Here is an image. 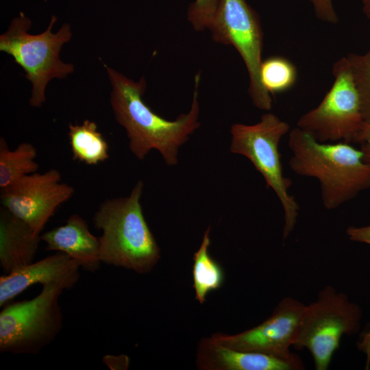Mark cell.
<instances>
[{"mask_svg": "<svg viewBox=\"0 0 370 370\" xmlns=\"http://www.w3.org/2000/svg\"><path fill=\"white\" fill-rule=\"evenodd\" d=\"M288 145L291 169L319 180L325 209L334 210L370 188V165L351 143H321L296 127L290 131Z\"/></svg>", "mask_w": 370, "mask_h": 370, "instance_id": "obj_2", "label": "cell"}, {"mask_svg": "<svg viewBox=\"0 0 370 370\" xmlns=\"http://www.w3.org/2000/svg\"><path fill=\"white\" fill-rule=\"evenodd\" d=\"M66 290L51 284L35 297L8 303L0 312V352L38 355L58 336L63 326L59 298Z\"/></svg>", "mask_w": 370, "mask_h": 370, "instance_id": "obj_6", "label": "cell"}, {"mask_svg": "<svg viewBox=\"0 0 370 370\" xmlns=\"http://www.w3.org/2000/svg\"><path fill=\"white\" fill-rule=\"evenodd\" d=\"M57 18L52 15L47 29L39 34L28 33L32 22L20 12L11 21L8 29L0 36V51L12 56L32 83L29 105L40 107L45 101V88L53 78L62 79L74 71L72 64L61 61L62 47L72 36L71 27L64 24L56 33L51 32Z\"/></svg>", "mask_w": 370, "mask_h": 370, "instance_id": "obj_4", "label": "cell"}, {"mask_svg": "<svg viewBox=\"0 0 370 370\" xmlns=\"http://www.w3.org/2000/svg\"><path fill=\"white\" fill-rule=\"evenodd\" d=\"M80 266L69 255L57 252L36 262L20 267L0 278V306H4L28 287L57 284L65 289L79 281Z\"/></svg>", "mask_w": 370, "mask_h": 370, "instance_id": "obj_12", "label": "cell"}, {"mask_svg": "<svg viewBox=\"0 0 370 370\" xmlns=\"http://www.w3.org/2000/svg\"><path fill=\"white\" fill-rule=\"evenodd\" d=\"M290 131L288 123L271 112L262 114L260 121L256 124L235 123L230 129L231 152L249 160L282 204L284 221V240L293 231L299 210L294 196L288 193L292 182L284 174L279 150L282 138Z\"/></svg>", "mask_w": 370, "mask_h": 370, "instance_id": "obj_5", "label": "cell"}, {"mask_svg": "<svg viewBox=\"0 0 370 370\" xmlns=\"http://www.w3.org/2000/svg\"><path fill=\"white\" fill-rule=\"evenodd\" d=\"M358 91L365 121H370V50L359 55L349 53L346 57Z\"/></svg>", "mask_w": 370, "mask_h": 370, "instance_id": "obj_20", "label": "cell"}, {"mask_svg": "<svg viewBox=\"0 0 370 370\" xmlns=\"http://www.w3.org/2000/svg\"><path fill=\"white\" fill-rule=\"evenodd\" d=\"M362 344L363 345V352H365L367 355V363L370 364V332L365 334V338Z\"/></svg>", "mask_w": 370, "mask_h": 370, "instance_id": "obj_25", "label": "cell"}, {"mask_svg": "<svg viewBox=\"0 0 370 370\" xmlns=\"http://www.w3.org/2000/svg\"><path fill=\"white\" fill-rule=\"evenodd\" d=\"M68 135L73 160L95 165L108 159V143L95 122L84 120L80 125L69 123Z\"/></svg>", "mask_w": 370, "mask_h": 370, "instance_id": "obj_16", "label": "cell"}, {"mask_svg": "<svg viewBox=\"0 0 370 370\" xmlns=\"http://www.w3.org/2000/svg\"><path fill=\"white\" fill-rule=\"evenodd\" d=\"M36 147L31 143H22L10 150L4 138H0V187L5 188L21 177L35 173L38 164L34 160Z\"/></svg>", "mask_w": 370, "mask_h": 370, "instance_id": "obj_18", "label": "cell"}, {"mask_svg": "<svg viewBox=\"0 0 370 370\" xmlns=\"http://www.w3.org/2000/svg\"><path fill=\"white\" fill-rule=\"evenodd\" d=\"M334 81L320 103L302 114L297 127L321 143H352L365 122L346 57L332 69Z\"/></svg>", "mask_w": 370, "mask_h": 370, "instance_id": "obj_8", "label": "cell"}, {"mask_svg": "<svg viewBox=\"0 0 370 370\" xmlns=\"http://www.w3.org/2000/svg\"><path fill=\"white\" fill-rule=\"evenodd\" d=\"M40 235L3 206L0 208V266L8 274L29 264L37 253Z\"/></svg>", "mask_w": 370, "mask_h": 370, "instance_id": "obj_15", "label": "cell"}, {"mask_svg": "<svg viewBox=\"0 0 370 370\" xmlns=\"http://www.w3.org/2000/svg\"><path fill=\"white\" fill-rule=\"evenodd\" d=\"M306 307L301 301L285 297L257 326L236 334L217 333L210 338L231 349L293 359L299 356L291 352L290 347L297 340Z\"/></svg>", "mask_w": 370, "mask_h": 370, "instance_id": "obj_11", "label": "cell"}, {"mask_svg": "<svg viewBox=\"0 0 370 370\" xmlns=\"http://www.w3.org/2000/svg\"><path fill=\"white\" fill-rule=\"evenodd\" d=\"M103 363L111 370H126L130 365V358L126 355H106L102 358Z\"/></svg>", "mask_w": 370, "mask_h": 370, "instance_id": "obj_24", "label": "cell"}, {"mask_svg": "<svg viewBox=\"0 0 370 370\" xmlns=\"http://www.w3.org/2000/svg\"><path fill=\"white\" fill-rule=\"evenodd\" d=\"M349 240L370 245V224L365 226H349L346 230Z\"/></svg>", "mask_w": 370, "mask_h": 370, "instance_id": "obj_23", "label": "cell"}, {"mask_svg": "<svg viewBox=\"0 0 370 370\" xmlns=\"http://www.w3.org/2000/svg\"><path fill=\"white\" fill-rule=\"evenodd\" d=\"M40 237L46 250L69 255L87 271L99 269L102 262L99 238L89 231L86 221L79 215L71 214L64 225L45 232Z\"/></svg>", "mask_w": 370, "mask_h": 370, "instance_id": "obj_14", "label": "cell"}, {"mask_svg": "<svg viewBox=\"0 0 370 370\" xmlns=\"http://www.w3.org/2000/svg\"><path fill=\"white\" fill-rule=\"evenodd\" d=\"M354 143L360 145L365 161L370 165V121H365Z\"/></svg>", "mask_w": 370, "mask_h": 370, "instance_id": "obj_22", "label": "cell"}, {"mask_svg": "<svg viewBox=\"0 0 370 370\" xmlns=\"http://www.w3.org/2000/svg\"><path fill=\"white\" fill-rule=\"evenodd\" d=\"M297 76L295 66L286 58L271 56L261 62L260 82L271 95L288 90L295 84Z\"/></svg>", "mask_w": 370, "mask_h": 370, "instance_id": "obj_19", "label": "cell"}, {"mask_svg": "<svg viewBox=\"0 0 370 370\" xmlns=\"http://www.w3.org/2000/svg\"><path fill=\"white\" fill-rule=\"evenodd\" d=\"M362 312L347 295L331 285L306 305L294 347L307 349L317 370H327L343 336L356 334Z\"/></svg>", "mask_w": 370, "mask_h": 370, "instance_id": "obj_7", "label": "cell"}, {"mask_svg": "<svg viewBox=\"0 0 370 370\" xmlns=\"http://www.w3.org/2000/svg\"><path fill=\"white\" fill-rule=\"evenodd\" d=\"M362 3L363 12L370 20V0H362Z\"/></svg>", "mask_w": 370, "mask_h": 370, "instance_id": "obj_26", "label": "cell"}, {"mask_svg": "<svg viewBox=\"0 0 370 370\" xmlns=\"http://www.w3.org/2000/svg\"><path fill=\"white\" fill-rule=\"evenodd\" d=\"M74 193L73 188L61 182L58 170L27 175L1 188V206L25 222L40 235L49 219Z\"/></svg>", "mask_w": 370, "mask_h": 370, "instance_id": "obj_10", "label": "cell"}, {"mask_svg": "<svg viewBox=\"0 0 370 370\" xmlns=\"http://www.w3.org/2000/svg\"><path fill=\"white\" fill-rule=\"evenodd\" d=\"M219 0H195L188 10V19L196 31L208 28L215 13Z\"/></svg>", "mask_w": 370, "mask_h": 370, "instance_id": "obj_21", "label": "cell"}, {"mask_svg": "<svg viewBox=\"0 0 370 370\" xmlns=\"http://www.w3.org/2000/svg\"><path fill=\"white\" fill-rule=\"evenodd\" d=\"M214 41L232 45L241 56L249 76V95L258 108L269 111L271 95L260 82L263 33L258 15L246 0H219L208 27Z\"/></svg>", "mask_w": 370, "mask_h": 370, "instance_id": "obj_9", "label": "cell"}, {"mask_svg": "<svg viewBox=\"0 0 370 370\" xmlns=\"http://www.w3.org/2000/svg\"><path fill=\"white\" fill-rule=\"evenodd\" d=\"M210 227L205 231L201 244L193 256V287L195 299L201 304L207 295L219 289L224 282V273L219 265L209 254Z\"/></svg>", "mask_w": 370, "mask_h": 370, "instance_id": "obj_17", "label": "cell"}, {"mask_svg": "<svg viewBox=\"0 0 370 370\" xmlns=\"http://www.w3.org/2000/svg\"><path fill=\"white\" fill-rule=\"evenodd\" d=\"M143 189L139 180L128 196L106 199L92 221L102 232L99 237L102 263L147 274L158 262L160 250L143 215Z\"/></svg>", "mask_w": 370, "mask_h": 370, "instance_id": "obj_3", "label": "cell"}, {"mask_svg": "<svg viewBox=\"0 0 370 370\" xmlns=\"http://www.w3.org/2000/svg\"><path fill=\"white\" fill-rule=\"evenodd\" d=\"M196 365L201 370H302L299 356L286 359L254 352L231 349L202 338L197 346Z\"/></svg>", "mask_w": 370, "mask_h": 370, "instance_id": "obj_13", "label": "cell"}, {"mask_svg": "<svg viewBox=\"0 0 370 370\" xmlns=\"http://www.w3.org/2000/svg\"><path fill=\"white\" fill-rule=\"evenodd\" d=\"M112 86L110 104L117 123L123 127L129 139V148L138 160H143L152 149L158 150L166 164L177 163L179 148L199 126L198 86L200 74L195 77V90L190 110L173 121L154 112L143 100L146 81L138 82L104 64Z\"/></svg>", "mask_w": 370, "mask_h": 370, "instance_id": "obj_1", "label": "cell"}]
</instances>
